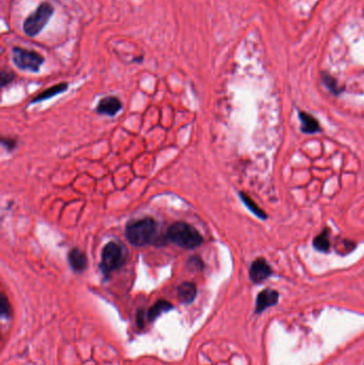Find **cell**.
Instances as JSON below:
<instances>
[{
    "label": "cell",
    "instance_id": "cell-1",
    "mask_svg": "<svg viewBox=\"0 0 364 365\" xmlns=\"http://www.w3.org/2000/svg\"><path fill=\"white\" fill-rule=\"evenodd\" d=\"M158 231V223L151 217L132 220L127 223L125 236L132 246L143 247L149 243H154Z\"/></svg>",
    "mask_w": 364,
    "mask_h": 365
},
{
    "label": "cell",
    "instance_id": "cell-19",
    "mask_svg": "<svg viewBox=\"0 0 364 365\" xmlns=\"http://www.w3.org/2000/svg\"><path fill=\"white\" fill-rule=\"evenodd\" d=\"M324 82H325V85L327 86L328 89L331 90L332 92H334L335 94L338 93L337 85H336L335 80L333 78H332V77H330V76H324Z\"/></svg>",
    "mask_w": 364,
    "mask_h": 365
},
{
    "label": "cell",
    "instance_id": "cell-20",
    "mask_svg": "<svg viewBox=\"0 0 364 365\" xmlns=\"http://www.w3.org/2000/svg\"><path fill=\"white\" fill-rule=\"evenodd\" d=\"M2 145L5 147V149H10V150H13L15 145H16V141L13 140V139H5L3 138L2 139Z\"/></svg>",
    "mask_w": 364,
    "mask_h": 365
},
{
    "label": "cell",
    "instance_id": "cell-18",
    "mask_svg": "<svg viewBox=\"0 0 364 365\" xmlns=\"http://www.w3.org/2000/svg\"><path fill=\"white\" fill-rule=\"evenodd\" d=\"M187 266L190 269H202L203 263L199 256H191V258L187 262Z\"/></svg>",
    "mask_w": 364,
    "mask_h": 365
},
{
    "label": "cell",
    "instance_id": "cell-2",
    "mask_svg": "<svg viewBox=\"0 0 364 365\" xmlns=\"http://www.w3.org/2000/svg\"><path fill=\"white\" fill-rule=\"evenodd\" d=\"M165 239L183 249H196L202 245L203 237L199 231L186 222H175L167 230Z\"/></svg>",
    "mask_w": 364,
    "mask_h": 365
},
{
    "label": "cell",
    "instance_id": "cell-5",
    "mask_svg": "<svg viewBox=\"0 0 364 365\" xmlns=\"http://www.w3.org/2000/svg\"><path fill=\"white\" fill-rule=\"evenodd\" d=\"M13 62L15 66L23 70L36 73L44 63V58L34 50H28L21 47H14L13 51Z\"/></svg>",
    "mask_w": 364,
    "mask_h": 365
},
{
    "label": "cell",
    "instance_id": "cell-4",
    "mask_svg": "<svg viewBox=\"0 0 364 365\" xmlns=\"http://www.w3.org/2000/svg\"><path fill=\"white\" fill-rule=\"evenodd\" d=\"M54 6L49 2H42L24 22V32L28 36H35L44 29L54 14Z\"/></svg>",
    "mask_w": 364,
    "mask_h": 365
},
{
    "label": "cell",
    "instance_id": "cell-7",
    "mask_svg": "<svg viewBox=\"0 0 364 365\" xmlns=\"http://www.w3.org/2000/svg\"><path fill=\"white\" fill-rule=\"evenodd\" d=\"M279 301V293L270 288L262 291L257 298V304H255V313H262L270 306L276 305Z\"/></svg>",
    "mask_w": 364,
    "mask_h": 365
},
{
    "label": "cell",
    "instance_id": "cell-10",
    "mask_svg": "<svg viewBox=\"0 0 364 365\" xmlns=\"http://www.w3.org/2000/svg\"><path fill=\"white\" fill-rule=\"evenodd\" d=\"M177 296L183 303H191L197 296V287L191 282H184L177 287Z\"/></svg>",
    "mask_w": 364,
    "mask_h": 365
},
{
    "label": "cell",
    "instance_id": "cell-14",
    "mask_svg": "<svg viewBox=\"0 0 364 365\" xmlns=\"http://www.w3.org/2000/svg\"><path fill=\"white\" fill-rule=\"evenodd\" d=\"M313 246L318 251L328 252L330 249V239H329V231L324 230L323 232L316 236L314 240H313Z\"/></svg>",
    "mask_w": 364,
    "mask_h": 365
},
{
    "label": "cell",
    "instance_id": "cell-11",
    "mask_svg": "<svg viewBox=\"0 0 364 365\" xmlns=\"http://www.w3.org/2000/svg\"><path fill=\"white\" fill-rule=\"evenodd\" d=\"M299 119L301 122V131L305 133H315L321 131L318 121L313 115L306 112H299Z\"/></svg>",
    "mask_w": 364,
    "mask_h": 365
},
{
    "label": "cell",
    "instance_id": "cell-8",
    "mask_svg": "<svg viewBox=\"0 0 364 365\" xmlns=\"http://www.w3.org/2000/svg\"><path fill=\"white\" fill-rule=\"evenodd\" d=\"M122 101L116 98V96H106V98L99 100L97 107V111L100 114L113 117V115H116L122 109Z\"/></svg>",
    "mask_w": 364,
    "mask_h": 365
},
{
    "label": "cell",
    "instance_id": "cell-15",
    "mask_svg": "<svg viewBox=\"0 0 364 365\" xmlns=\"http://www.w3.org/2000/svg\"><path fill=\"white\" fill-rule=\"evenodd\" d=\"M239 197H240V199H241L242 203H244V204L246 205V206H247L249 209H250L255 216L259 217V218H261V219H264V220L266 219V217H267V216H266V214H265V211L262 210V208L259 206V205H258L257 203H255V202L252 200V199H251L250 197H248L246 194H244V192H240V194H239Z\"/></svg>",
    "mask_w": 364,
    "mask_h": 365
},
{
    "label": "cell",
    "instance_id": "cell-3",
    "mask_svg": "<svg viewBox=\"0 0 364 365\" xmlns=\"http://www.w3.org/2000/svg\"><path fill=\"white\" fill-rule=\"evenodd\" d=\"M127 250L123 243L118 241H109L105 245L101 251L100 270L106 278L118 269L122 268L127 262Z\"/></svg>",
    "mask_w": 364,
    "mask_h": 365
},
{
    "label": "cell",
    "instance_id": "cell-9",
    "mask_svg": "<svg viewBox=\"0 0 364 365\" xmlns=\"http://www.w3.org/2000/svg\"><path fill=\"white\" fill-rule=\"evenodd\" d=\"M67 258L69 266H71V268L75 272H82L87 269L88 258L85 252H82L80 249L78 248L72 249L71 251H69Z\"/></svg>",
    "mask_w": 364,
    "mask_h": 365
},
{
    "label": "cell",
    "instance_id": "cell-6",
    "mask_svg": "<svg viewBox=\"0 0 364 365\" xmlns=\"http://www.w3.org/2000/svg\"><path fill=\"white\" fill-rule=\"evenodd\" d=\"M249 274H250V279L253 283L259 284L270 277L272 274V269L263 258H260L251 264Z\"/></svg>",
    "mask_w": 364,
    "mask_h": 365
},
{
    "label": "cell",
    "instance_id": "cell-17",
    "mask_svg": "<svg viewBox=\"0 0 364 365\" xmlns=\"http://www.w3.org/2000/svg\"><path fill=\"white\" fill-rule=\"evenodd\" d=\"M15 75L13 73L11 72H5V70H3V72L1 73V75H0V85H1V87H5L7 85H9L10 82H12V80L14 79Z\"/></svg>",
    "mask_w": 364,
    "mask_h": 365
},
{
    "label": "cell",
    "instance_id": "cell-12",
    "mask_svg": "<svg viewBox=\"0 0 364 365\" xmlns=\"http://www.w3.org/2000/svg\"><path fill=\"white\" fill-rule=\"evenodd\" d=\"M66 89H67V83L66 82L58 83V85H55L53 87H50L47 90H45V91H43L42 93H40L39 95H36L35 98L33 100H31V102H39V101L46 100L48 99H52V98H54V96L66 91Z\"/></svg>",
    "mask_w": 364,
    "mask_h": 365
},
{
    "label": "cell",
    "instance_id": "cell-13",
    "mask_svg": "<svg viewBox=\"0 0 364 365\" xmlns=\"http://www.w3.org/2000/svg\"><path fill=\"white\" fill-rule=\"evenodd\" d=\"M172 307H173V305H172L170 302H168V301H165V300L157 301V302L153 305L148 312L149 322L155 320L159 315H161V314L170 311Z\"/></svg>",
    "mask_w": 364,
    "mask_h": 365
},
{
    "label": "cell",
    "instance_id": "cell-16",
    "mask_svg": "<svg viewBox=\"0 0 364 365\" xmlns=\"http://www.w3.org/2000/svg\"><path fill=\"white\" fill-rule=\"evenodd\" d=\"M0 313L3 317H9L11 315V306L7 297L2 295L0 300Z\"/></svg>",
    "mask_w": 364,
    "mask_h": 365
}]
</instances>
